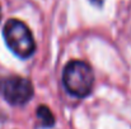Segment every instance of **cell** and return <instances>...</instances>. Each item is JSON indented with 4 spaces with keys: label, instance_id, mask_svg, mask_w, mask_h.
<instances>
[{
    "label": "cell",
    "instance_id": "2",
    "mask_svg": "<svg viewBox=\"0 0 131 129\" xmlns=\"http://www.w3.org/2000/svg\"><path fill=\"white\" fill-rule=\"evenodd\" d=\"M4 38L8 47L20 58H28L35 53L36 43L29 28L18 19H10L4 27Z\"/></svg>",
    "mask_w": 131,
    "mask_h": 129
},
{
    "label": "cell",
    "instance_id": "1",
    "mask_svg": "<svg viewBox=\"0 0 131 129\" xmlns=\"http://www.w3.org/2000/svg\"><path fill=\"white\" fill-rule=\"evenodd\" d=\"M62 82L69 94L77 97H84L93 87L94 75L88 63L83 61H71L64 70Z\"/></svg>",
    "mask_w": 131,
    "mask_h": 129
},
{
    "label": "cell",
    "instance_id": "5",
    "mask_svg": "<svg viewBox=\"0 0 131 129\" xmlns=\"http://www.w3.org/2000/svg\"><path fill=\"white\" fill-rule=\"evenodd\" d=\"M0 18H1V11H0Z\"/></svg>",
    "mask_w": 131,
    "mask_h": 129
},
{
    "label": "cell",
    "instance_id": "4",
    "mask_svg": "<svg viewBox=\"0 0 131 129\" xmlns=\"http://www.w3.org/2000/svg\"><path fill=\"white\" fill-rule=\"evenodd\" d=\"M36 114H37L38 119L41 120L42 127H47V128H50V127H52V125L55 124L53 114L51 113V110H50L47 106H45V105L38 106V108H37V110H36Z\"/></svg>",
    "mask_w": 131,
    "mask_h": 129
},
{
    "label": "cell",
    "instance_id": "3",
    "mask_svg": "<svg viewBox=\"0 0 131 129\" xmlns=\"http://www.w3.org/2000/svg\"><path fill=\"white\" fill-rule=\"evenodd\" d=\"M0 94L12 105H23L33 96V86L29 80L10 76L0 80Z\"/></svg>",
    "mask_w": 131,
    "mask_h": 129
}]
</instances>
